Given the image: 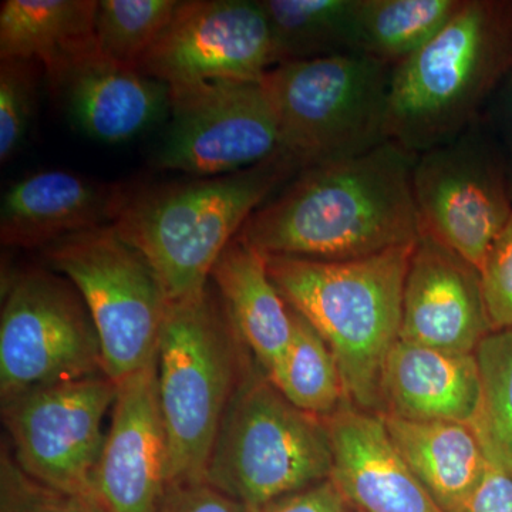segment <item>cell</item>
<instances>
[{"label":"cell","instance_id":"cell-13","mask_svg":"<svg viewBox=\"0 0 512 512\" xmlns=\"http://www.w3.org/2000/svg\"><path fill=\"white\" fill-rule=\"evenodd\" d=\"M278 64L259 0H188L180 2L138 70L177 87L214 80L262 82Z\"/></svg>","mask_w":512,"mask_h":512},{"label":"cell","instance_id":"cell-34","mask_svg":"<svg viewBox=\"0 0 512 512\" xmlns=\"http://www.w3.org/2000/svg\"><path fill=\"white\" fill-rule=\"evenodd\" d=\"M483 120L503 154L512 197V70L485 107Z\"/></svg>","mask_w":512,"mask_h":512},{"label":"cell","instance_id":"cell-23","mask_svg":"<svg viewBox=\"0 0 512 512\" xmlns=\"http://www.w3.org/2000/svg\"><path fill=\"white\" fill-rule=\"evenodd\" d=\"M279 64L360 53L359 0H259Z\"/></svg>","mask_w":512,"mask_h":512},{"label":"cell","instance_id":"cell-30","mask_svg":"<svg viewBox=\"0 0 512 512\" xmlns=\"http://www.w3.org/2000/svg\"><path fill=\"white\" fill-rule=\"evenodd\" d=\"M484 298L494 330H512V217L481 265Z\"/></svg>","mask_w":512,"mask_h":512},{"label":"cell","instance_id":"cell-15","mask_svg":"<svg viewBox=\"0 0 512 512\" xmlns=\"http://www.w3.org/2000/svg\"><path fill=\"white\" fill-rule=\"evenodd\" d=\"M43 73L70 123L99 143L120 144L140 136L170 111L168 84L113 62L96 39Z\"/></svg>","mask_w":512,"mask_h":512},{"label":"cell","instance_id":"cell-20","mask_svg":"<svg viewBox=\"0 0 512 512\" xmlns=\"http://www.w3.org/2000/svg\"><path fill=\"white\" fill-rule=\"evenodd\" d=\"M210 281L245 349L271 375L291 343L293 315L269 275L266 256L237 237L215 262Z\"/></svg>","mask_w":512,"mask_h":512},{"label":"cell","instance_id":"cell-33","mask_svg":"<svg viewBox=\"0 0 512 512\" xmlns=\"http://www.w3.org/2000/svg\"><path fill=\"white\" fill-rule=\"evenodd\" d=\"M487 456L484 476L463 512H512V473L493 456Z\"/></svg>","mask_w":512,"mask_h":512},{"label":"cell","instance_id":"cell-10","mask_svg":"<svg viewBox=\"0 0 512 512\" xmlns=\"http://www.w3.org/2000/svg\"><path fill=\"white\" fill-rule=\"evenodd\" d=\"M412 190L420 237L481 269L512 217L503 154L483 117L453 140L417 154Z\"/></svg>","mask_w":512,"mask_h":512},{"label":"cell","instance_id":"cell-11","mask_svg":"<svg viewBox=\"0 0 512 512\" xmlns=\"http://www.w3.org/2000/svg\"><path fill=\"white\" fill-rule=\"evenodd\" d=\"M117 393L119 384L99 375L37 387L2 403L20 470L47 487L92 497L104 417Z\"/></svg>","mask_w":512,"mask_h":512},{"label":"cell","instance_id":"cell-1","mask_svg":"<svg viewBox=\"0 0 512 512\" xmlns=\"http://www.w3.org/2000/svg\"><path fill=\"white\" fill-rule=\"evenodd\" d=\"M416 154L392 140L360 156L303 168L238 237L266 256L349 261L419 241Z\"/></svg>","mask_w":512,"mask_h":512},{"label":"cell","instance_id":"cell-27","mask_svg":"<svg viewBox=\"0 0 512 512\" xmlns=\"http://www.w3.org/2000/svg\"><path fill=\"white\" fill-rule=\"evenodd\" d=\"M481 407L473 424L485 451L512 473V330H494L476 350Z\"/></svg>","mask_w":512,"mask_h":512},{"label":"cell","instance_id":"cell-12","mask_svg":"<svg viewBox=\"0 0 512 512\" xmlns=\"http://www.w3.org/2000/svg\"><path fill=\"white\" fill-rule=\"evenodd\" d=\"M170 90L171 121L158 147V167L215 177L281 151L278 121L262 82L214 80Z\"/></svg>","mask_w":512,"mask_h":512},{"label":"cell","instance_id":"cell-29","mask_svg":"<svg viewBox=\"0 0 512 512\" xmlns=\"http://www.w3.org/2000/svg\"><path fill=\"white\" fill-rule=\"evenodd\" d=\"M0 512H106L90 495L63 493L37 483L3 451L0 460Z\"/></svg>","mask_w":512,"mask_h":512},{"label":"cell","instance_id":"cell-31","mask_svg":"<svg viewBox=\"0 0 512 512\" xmlns=\"http://www.w3.org/2000/svg\"><path fill=\"white\" fill-rule=\"evenodd\" d=\"M245 510V508H244ZM332 480L284 495L245 512H355Z\"/></svg>","mask_w":512,"mask_h":512},{"label":"cell","instance_id":"cell-8","mask_svg":"<svg viewBox=\"0 0 512 512\" xmlns=\"http://www.w3.org/2000/svg\"><path fill=\"white\" fill-rule=\"evenodd\" d=\"M43 255L82 295L106 376L119 384L156 363L170 301L146 256L113 225L59 239Z\"/></svg>","mask_w":512,"mask_h":512},{"label":"cell","instance_id":"cell-4","mask_svg":"<svg viewBox=\"0 0 512 512\" xmlns=\"http://www.w3.org/2000/svg\"><path fill=\"white\" fill-rule=\"evenodd\" d=\"M512 70V0H464L419 52L392 69L386 134L413 154L483 117Z\"/></svg>","mask_w":512,"mask_h":512},{"label":"cell","instance_id":"cell-35","mask_svg":"<svg viewBox=\"0 0 512 512\" xmlns=\"http://www.w3.org/2000/svg\"><path fill=\"white\" fill-rule=\"evenodd\" d=\"M355 512H360V511H355Z\"/></svg>","mask_w":512,"mask_h":512},{"label":"cell","instance_id":"cell-32","mask_svg":"<svg viewBox=\"0 0 512 512\" xmlns=\"http://www.w3.org/2000/svg\"><path fill=\"white\" fill-rule=\"evenodd\" d=\"M160 512H245L237 501L205 483L170 485Z\"/></svg>","mask_w":512,"mask_h":512},{"label":"cell","instance_id":"cell-2","mask_svg":"<svg viewBox=\"0 0 512 512\" xmlns=\"http://www.w3.org/2000/svg\"><path fill=\"white\" fill-rule=\"evenodd\" d=\"M299 171L281 150L237 173L130 188L113 227L146 256L170 303L194 298L249 217Z\"/></svg>","mask_w":512,"mask_h":512},{"label":"cell","instance_id":"cell-28","mask_svg":"<svg viewBox=\"0 0 512 512\" xmlns=\"http://www.w3.org/2000/svg\"><path fill=\"white\" fill-rule=\"evenodd\" d=\"M43 66L35 60H0V161L8 163L25 143L35 119Z\"/></svg>","mask_w":512,"mask_h":512},{"label":"cell","instance_id":"cell-25","mask_svg":"<svg viewBox=\"0 0 512 512\" xmlns=\"http://www.w3.org/2000/svg\"><path fill=\"white\" fill-rule=\"evenodd\" d=\"M292 315L291 343L266 377L296 409L325 419L348 402L338 362L311 323L295 309Z\"/></svg>","mask_w":512,"mask_h":512},{"label":"cell","instance_id":"cell-7","mask_svg":"<svg viewBox=\"0 0 512 512\" xmlns=\"http://www.w3.org/2000/svg\"><path fill=\"white\" fill-rule=\"evenodd\" d=\"M392 67L363 53L278 64L262 80L281 150L303 168L365 154L386 134Z\"/></svg>","mask_w":512,"mask_h":512},{"label":"cell","instance_id":"cell-24","mask_svg":"<svg viewBox=\"0 0 512 512\" xmlns=\"http://www.w3.org/2000/svg\"><path fill=\"white\" fill-rule=\"evenodd\" d=\"M464 0H359L357 26L363 55L399 66L430 42Z\"/></svg>","mask_w":512,"mask_h":512},{"label":"cell","instance_id":"cell-19","mask_svg":"<svg viewBox=\"0 0 512 512\" xmlns=\"http://www.w3.org/2000/svg\"><path fill=\"white\" fill-rule=\"evenodd\" d=\"M480 407L476 353L460 355L397 340L384 363L380 414L473 426Z\"/></svg>","mask_w":512,"mask_h":512},{"label":"cell","instance_id":"cell-21","mask_svg":"<svg viewBox=\"0 0 512 512\" xmlns=\"http://www.w3.org/2000/svg\"><path fill=\"white\" fill-rule=\"evenodd\" d=\"M380 416L394 446L441 510L463 512L488 463L474 427L456 421Z\"/></svg>","mask_w":512,"mask_h":512},{"label":"cell","instance_id":"cell-6","mask_svg":"<svg viewBox=\"0 0 512 512\" xmlns=\"http://www.w3.org/2000/svg\"><path fill=\"white\" fill-rule=\"evenodd\" d=\"M330 473L325 420L296 409L262 370L248 367L222 421L205 483L251 510L329 480Z\"/></svg>","mask_w":512,"mask_h":512},{"label":"cell","instance_id":"cell-5","mask_svg":"<svg viewBox=\"0 0 512 512\" xmlns=\"http://www.w3.org/2000/svg\"><path fill=\"white\" fill-rule=\"evenodd\" d=\"M244 343L214 285L170 303L157 352L170 485L202 483L225 414L244 379Z\"/></svg>","mask_w":512,"mask_h":512},{"label":"cell","instance_id":"cell-3","mask_svg":"<svg viewBox=\"0 0 512 512\" xmlns=\"http://www.w3.org/2000/svg\"><path fill=\"white\" fill-rule=\"evenodd\" d=\"M414 245L349 261L265 255L286 303L332 350L346 399L365 412L382 413L384 363L400 338L404 281Z\"/></svg>","mask_w":512,"mask_h":512},{"label":"cell","instance_id":"cell-18","mask_svg":"<svg viewBox=\"0 0 512 512\" xmlns=\"http://www.w3.org/2000/svg\"><path fill=\"white\" fill-rule=\"evenodd\" d=\"M128 190L63 170L30 174L3 195L2 244L46 248L70 235L113 225Z\"/></svg>","mask_w":512,"mask_h":512},{"label":"cell","instance_id":"cell-26","mask_svg":"<svg viewBox=\"0 0 512 512\" xmlns=\"http://www.w3.org/2000/svg\"><path fill=\"white\" fill-rule=\"evenodd\" d=\"M178 5V0H100L94 36L101 53L128 69H140Z\"/></svg>","mask_w":512,"mask_h":512},{"label":"cell","instance_id":"cell-17","mask_svg":"<svg viewBox=\"0 0 512 512\" xmlns=\"http://www.w3.org/2000/svg\"><path fill=\"white\" fill-rule=\"evenodd\" d=\"M330 480L360 512H444L394 446L379 413L349 402L325 417Z\"/></svg>","mask_w":512,"mask_h":512},{"label":"cell","instance_id":"cell-9","mask_svg":"<svg viewBox=\"0 0 512 512\" xmlns=\"http://www.w3.org/2000/svg\"><path fill=\"white\" fill-rule=\"evenodd\" d=\"M106 375L82 295L57 272L29 269L10 281L0 316V399Z\"/></svg>","mask_w":512,"mask_h":512},{"label":"cell","instance_id":"cell-16","mask_svg":"<svg viewBox=\"0 0 512 512\" xmlns=\"http://www.w3.org/2000/svg\"><path fill=\"white\" fill-rule=\"evenodd\" d=\"M491 332L480 269L434 239L420 237L404 281L399 339L474 355Z\"/></svg>","mask_w":512,"mask_h":512},{"label":"cell","instance_id":"cell-14","mask_svg":"<svg viewBox=\"0 0 512 512\" xmlns=\"http://www.w3.org/2000/svg\"><path fill=\"white\" fill-rule=\"evenodd\" d=\"M170 453L158 400L157 360L119 383L110 429L92 481L106 512H160Z\"/></svg>","mask_w":512,"mask_h":512},{"label":"cell","instance_id":"cell-22","mask_svg":"<svg viewBox=\"0 0 512 512\" xmlns=\"http://www.w3.org/2000/svg\"><path fill=\"white\" fill-rule=\"evenodd\" d=\"M96 0H5L0 60H35L43 69L96 39Z\"/></svg>","mask_w":512,"mask_h":512}]
</instances>
